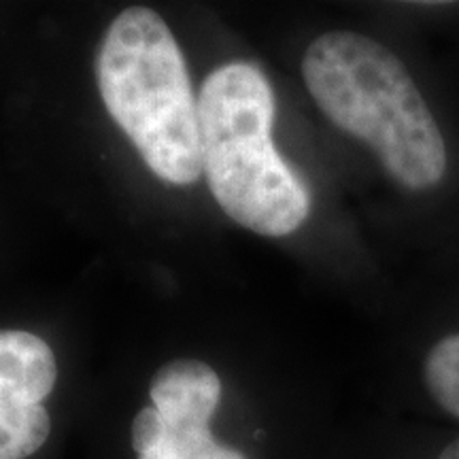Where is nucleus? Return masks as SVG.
<instances>
[{"label":"nucleus","mask_w":459,"mask_h":459,"mask_svg":"<svg viewBox=\"0 0 459 459\" xmlns=\"http://www.w3.org/2000/svg\"><path fill=\"white\" fill-rule=\"evenodd\" d=\"M302 77L336 128L364 141L400 186L443 181L446 147L438 124L406 66L385 45L334 30L308 45Z\"/></svg>","instance_id":"nucleus-1"},{"label":"nucleus","mask_w":459,"mask_h":459,"mask_svg":"<svg viewBox=\"0 0 459 459\" xmlns=\"http://www.w3.org/2000/svg\"><path fill=\"white\" fill-rule=\"evenodd\" d=\"M203 172L223 213L262 237L307 221L311 196L273 143L274 94L247 62L215 68L198 96Z\"/></svg>","instance_id":"nucleus-2"},{"label":"nucleus","mask_w":459,"mask_h":459,"mask_svg":"<svg viewBox=\"0 0 459 459\" xmlns=\"http://www.w3.org/2000/svg\"><path fill=\"white\" fill-rule=\"evenodd\" d=\"M96 79L108 115L149 170L172 186L203 175L198 100L170 28L153 9L130 7L102 37Z\"/></svg>","instance_id":"nucleus-3"},{"label":"nucleus","mask_w":459,"mask_h":459,"mask_svg":"<svg viewBox=\"0 0 459 459\" xmlns=\"http://www.w3.org/2000/svg\"><path fill=\"white\" fill-rule=\"evenodd\" d=\"M164 428L158 445L139 459H245L217 443L209 423L221 398V381L209 364L175 359L164 364L149 387Z\"/></svg>","instance_id":"nucleus-4"},{"label":"nucleus","mask_w":459,"mask_h":459,"mask_svg":"<svg viewBox=\"0 0 459 459\" xmlns=\"http://www.w3.org/2000/svg\"><path fill=\"white\" fill-rule=\"evenodd\" d=\"M56 381V355L43 338L24 330H0V409L39 406Z\"/></svg>","instance_id":"nucleus-5"},{"label":"nucleus","mask_w":459,"mask_h":459,"mask_svg":"<svg viewBox=\"0 0 459 459\" xmlns=\"http://www.w3.org/2000/svg\"><path fill=\"white\" fill-rule=\"evenodd\" d=\"M49 412L39 406L0 409V459H26L48 443Z\"/></svg>","instance_id":"nucleus-6"},{"label":"nucleus","mask_w":459,"mask_h":459,"mask_svg":"<svg viewBox=\"0 0 459 459\" xmlns=\"http://www.w3.org/2000/svg\"><path fill=\"white\" fill-rule=\"evenodd\" d=\"M423 381L436 404L459 419V334L434 344L423 364Z\"/></svg>","instance_id":"nucleus-7"},{"label":"nucleus","mask_w":459,"mask_h":459,"mask_svg":"<svg viewBox=\"0 0 459 459\" xmlns=\"http://www.w3.org/2000/svg\"><path fill=\"white\" fill-rule=\"evenodd\" d=\"M438 459H459V438L453 440L451 445H446L443 453H440Z\"/></svg>","instance_id":"nucleus-8"}]
</instances>
